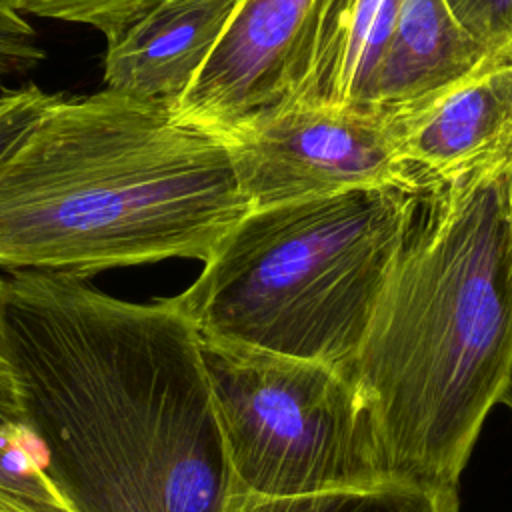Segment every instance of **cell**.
I'll return each mask as SVG.
<instances>
[{
    "instance_id": "cell-2",
    "label": "cell",
    "mask_w": 512,
    "mask_h": 512,
    "mask_svg": "<svg viewBox=\"0 0 512 512\" xmlns=\"http://www.w3.org/2000/svg\"><path fill=\"white\" fill-rule=\"evenodd\" d=\"M428 202L348 372L394 478L456 488L512 366V158Z\"/></svg>"
},
{
    "instance_id": "cell-9",
    "label": "cell",
    "mask_w": 512,
    "mask_h": 512,
    "mask_svg": "<svg viewBox=\"0 0 512 512\" xmlns=\"http://www.w3.org/2000/svg\"><path fill=\"white\" fill-rule=\"evenodd\" d=\"M238 2H160L106 38V90L174 110L222 38Z\"/></svg>"
},
{
    "instance_id": "cell-5",
    "label": "cell",
    "mask_w": 512,
    "mask_h": 512,
    "mask_svg": "<svg viewBox=\"0 0 512 512\" xmlns=\"http://www.w3.org/2000/svg\"><path fill=\"white\" fill-rule=\"evenodd\" d=\"M202 348L238 490L296 498L396 482L346 368L208 340Z\"/></svg>"
},
{
    "instance_id": "cell-13",
    "label": "cell",
    "mask_w": 512,
    "mask_h": 512,
    "mask_svg": "<svg viewBox=\"0 0 512 512\" xmlns=\"http://www.w3.org/2000/svg\"><path fill=\"white\" fill-rule=\"evenodd\" d=\"M0 488L16 494L38 512H76L46 472L40 444L30 432H0Z\"/></svg>"
},
{
    "instance_id": "cell-12",
    "label": "cell",
    "mask_w": 512,
    "mask_h": 512,
    "mask_svg": "<svg viewBox=\"0 0 512 512\" xmlns=\"http://www.w3.org/2000/svg\"><path fill=\"white\" fill-rule=\"evenodd\" d=\"M224 512H458V492L400 480L376 490L296 498H262L236 490Z\"/></svg>"
},
{
    "instance_id": "cell-7",
    "label": "cell",
    "mask_w": 512,
    "mask_h": 512,
    "mask_svg": "<svg viewBox=\"0 0 512 512\" xmlns=\"http://www.w3.org/2000/svg\"><path fill=\"white\" fill-rule=\"evenodd\" d=\"M380 114L394 154L430 200L512 158V60L494 54L470 74Z\"/></svg>"
},
{
    "instance_id": "cell-19",
    "label": "cell",
    "mask_w": 512,
    "mask_h": 512,
    "mask_svg": "<svg viewBox=\"0 0 512 512\" xmlns=\"http://www.w3.org/2000/svg\"><path fill=\"white\" fill-rule=\"evenodd\" d=\"M0 512H38L16 494L0 488Z\"/></svg>"
},
{
    "instance_id": "cell-14",
    "label": "cell",
    "mask_w": 512,
    "mask_h": 512,
    "mask_svg": "<svg viewBox=\"0 0 512 512\" xmlns=\"http://www.w3.org/2000/svg\"><path fill=\"white\" fill-rule=\"evenodd\" d=\"M24 16L84 24L110 38L164 0H8Z\"/></svg>"
},
{
    "instance_id": "cell-16",
    "label": "cell",
    "mask_w": 512,
    "mask_h": 512,
    "mask_svg": "<svg viewBox=\"0 0 512 512\" xmlns=\"http://www.w3.org/2000/svg\"><path fill=\"white\" fill-rule=\"evenodd\" d=\"M458 22L492 54L512 44V0H446Z\"/></svg>"
},
{
    "instance_id": "cell-11",
    "label": "cell",
    "mask_w": 512,
    "mask_h": 512,
    "mask_svg": "<svg viewBox=\"0 0 512 512\" xmlns=\"http://www.w3.org/2000/svg\"><path fill=\"white\" fill-rule=\"evenodd\" d=\"M490 56L446 0H402L374 72L370 106L380 114L422 98L470 74Z\"/></svg>"
},
{
    "instance_id": "cell-17",
    "label": "cell",
    "mask_w": 512,
    "mask_h": 512,
    "mask_svg": "<svg viewBox=\"0 0 512 512\" xmlns=\"http://www.w3.org/2000/svg\"><path fill=\"white\" fill-rule=\"evenodd\" d=\"M60 94L44 92L36 84L0 90V160L22 140Z\"/></svg>"
},
{
    "instance_id": "cell-10",
    "label": "cell",
    "mask_w": 512,
    "mask_h": 512,
    "mask_svg": "<svg viewBox=\"0 0 512 512\" xmlns=\"http://www.w3.org/2000/svg\"><path fill=\"white\" fill-rule=\"evenodd\" d=\"M402 0H316L284 100L372 112L370 88Z\"/></svg>"
},
{
    "instance_id": "cell-15",
    "label": "cell",
    "mask_w": 512,
    "mask_h": 512,
    "mask_svg": "<svg viewBox=\"0 0 512 512\" xmlns=\"http://www.w3.org/2000/svg\"><path fill=\"white\" fill-rule=\"evenodd\" d=\"M46 52L38 32L8 0H0V84L34 70Z\"/></svg>"
},
{
    "instance_id": "cell-6",
    "label": "cell",
    "mask_w": 512,
    "mask_h": 512,
    "mask_svg": "<svg viewBox=\"0 0 512 512\" xmlns=\"http://www.w3.org/2000/svg\"><path fill=\"white\" fill-rule=\"evenodd\" d=\"M250 208L402 190L428 200L398 160L382 114L282 100L218 134Z\"/></svg>"
},
{
    "instance_id": "cell-18",
    "label": "cell",
    "mask_w": 512,
    "mask_h": 512,
    "mask_svg": "<svg viewBox=\"0 0 512 512\" xmlns=\"http://www.w3.org/2000/svg\"><path fill=\"white\" fill-rule=\"evenodd\" d=\"M0 432L2 434H24L26 418L22 410L18 380L12 364L6 318H4V276L0 274Z\"/></svg>"
},
{
    "instance_id": "cell-4",
    "label": "cell",
    "mask_w": 512,
    "mask_h": 512,
    "mask_svg": "<svg viewBox=\"0 0 512 512\" xmlns=\"http://www.w3.org/2000/svg\"><path fill=\"white\" fill-rule=\"evenodd\" d=\"M422 200L362 190L250 208L176 296L202 340L348 370Z\"/></svg>"
},
{
    "instance_id": "cell-21",
    "label": "cell",
    "mask_w": 512,
    "mask_h": 512,
    "mask_svg": "<svg viewBox=\"0 0 512 512\" xmlns=\"http://www.w3.org/2000/svg\"><path fill=\"white\" fill-rule=\"evenodd\" d=\"M508 58L512 60V44H510V50H508Z\"/></svg>"
},
{
    "instance_id": "cell-1",
    "label": "cell",
    "mask_w": 512,
    "mask_h": 512,
    "mask_svg": "<svg viewBox=\"0 0 512 512\" xmlns=\"http://www.w3.org/2000/svg\"><path fill=\"white\" fill-rule=\"evenodd\" d=\"M26 428L76 512H224L238 490L200 332L178 296L128 302L86 278L4 276Z\"/></svg>"
},
{
    "instance_id": "cell-3",
    "label": "cell",
    "mask_w": 512,
    "mask_h": 512,
    "mask_svg": "<svg viewBox=\"0 0 512 512\" xmlns=\"http://www.w3.org/2000/svg\"><path fill=\"white\" fill-rule=\"evenodd\" d=\"M246 212L214 134L106 88L60 94L0 160V270L206 262Z\"/></svg>"
},
{
    "instance_id": "cell-20",
    "label": "cell",
    "mask_w": 512,
    "mask_h": 512,
    "mask_svg": "<svg viewBox=\"0 0 512 512\" xmlns=\"http://www.w3.org/2000/svg\"><path fill=\"white\" fill-rule=\"evenodd\" d=\"M500 402L508 406V410L512 412V366H510V374H508V380L504 384V390H502V396H500Z\"/></svg>"
},
{
    "instance_id": "cell-8",
    "label": "cell",
    "mask_w": 512,
    "mask_h": 512,
    "mask_svg": "<svg viewBox=\"0 0 512 512\" xmlns=\"http://www.w3.org/2000/svg\"><path fill=\"white\" fill-rule=\"evenodd\" d=\"M314 2L240 0L216 48L174 106V118L218 136L282 102Z\"/></svg>"
}]
</instances>
